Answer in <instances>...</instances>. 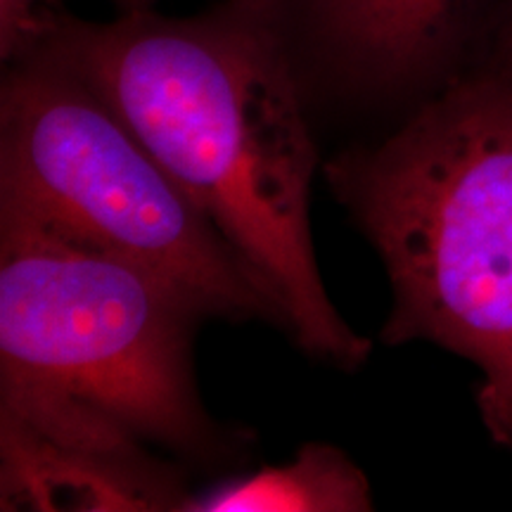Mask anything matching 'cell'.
Segmentation results:
<instances>
[{
    "label": "cell",
    "instance_id": "3",
    "mask_svg": "<svg viewBox=\"0 0 512 512\" xmlns=\"http://www.w3.org/2000/svg\"><path fill=\"white\" fill-rule=\"evenodd\" d=\"M325 176L387 271L382 342L475 363L486 430L512 451V76L472 64Z\"/></svg>",
    "mask_w": 512,
    "mask_h": 512
},
{
    "label": "cell",
    "instance_id": "1",
    "mask_svg": "<svg viewBox=\"0 0 512 512\" xmlns=\"http://www.w3.org/2000/svg\"><path fill=\"white\" fill-rule=\"evenodd\" d=\"M34 43L72 67L271 287L306 354L354 370L373 344L332 306L311 235L318 166L302 74L271 0L112 22L50 12Z\"/></svg>",
    "mask_w": 512,
    "mask_h": 512
},
{
    "label": "cell",
    "instance_id": "2",
    "mask_svg": "<svg viewBox=\"0 0 512 512\" xmlns=\"http://www.w3.org/2000/svg\"><path fill=\"white\" fill-rule=\"evenodd\" d=\"M202 318L145 266L0 204L5 434L86 458L219 456L192 373Z\"/></svg>",
    "mask_w": 512,
    "mask_h": 512
},
{
    "label": "cell",
    "instance_id": "5",
    "mask_svg": "<svg viewBox=\"0 0 512 512\" xmlns=\"http://www.w3.org/2000/svg\"><path fill=\"white\" fill-rule=\"evenodd\" d=\"M306 91L368 105L432 98L472 67L505 0H271Z\"/></svg>",
    "mask_w": 512,
    "mask_h": 512
},
{
    "label": "cell",
    "instance_id": "6",
    "mask_svg": "<svg viewBox=\"0 0 512 512\" xmlns=\"http://www.w3.org/2000/svg\"><path fill=\"white\" fill-rule=\"evenodd\" d=\"M183 510L366 512L373 510V496L366 475L342 451L309 444L292 463L264 467L190 496Z\"/></svg>",
    "mask_w": 512,
    "mask_h": 512
},
{
    "label": "cell",
    "instance_id": "8",
    "mask_svg": "<svg viewBox=\"0 0 512 512\" xmlns=\"http://www.w3.org/2000/svg\"><path fill=\"white\" fill-rule=\"evenodd\" d=\"M119 12H133V10H150L155 8L157 0H114Z\"/></svg>",
    "mask_w": 512,
    "mask_h": 512
},
{
    "label": "cell",
    "instance_id": "7",
    "mask_svg": "<svg viewBox=\"0 0 512 512\" xmlns=\"http://www.w3.org/2000/svg\"><path fill=\"white\" fill-rule=\"evenodd\" d=\"M475 64H489L498 72L512 76V0H505L501 12L496 15L484 38L482 57Z\"/></svg>",
    "mask_w": 512,
    "mask_h": 512
},
{
    "label": "cell",
    "instance_id": "4",
    "mask_svg": "<svg viewBox=\"0 0 512 512\" xmlns=\"http://www.w3.org/2000/svg\"><path fill=\"white\" fill-rule=\"evenodd\" d=\"M0 204L145 266L204 318H259L285 330L283 306L261 275L41 43L12 57L3 76Z\"/></svg>",
    "mask_w": 512,
    "mask_h": 512
}]
</instances>
